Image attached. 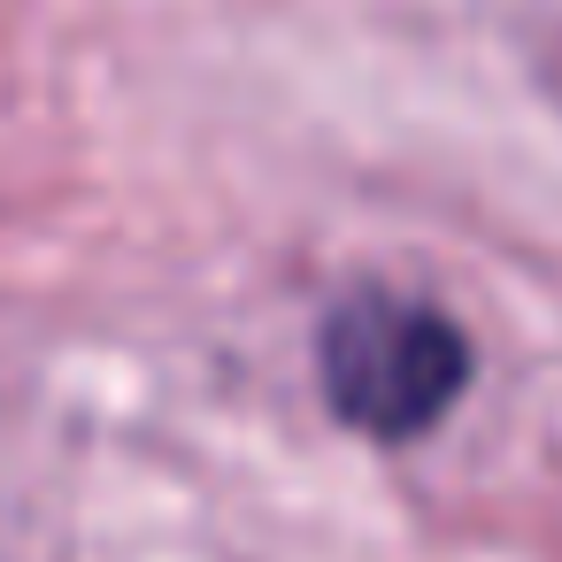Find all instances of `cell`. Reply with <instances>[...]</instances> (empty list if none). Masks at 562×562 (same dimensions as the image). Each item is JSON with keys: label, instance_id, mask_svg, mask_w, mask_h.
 Returning a JSON list of instances; mask_svg holds the SVG:
<instances>
[{"label": "cell", "instance_id": "obj_1", "mask_svg": "<svg viewBox=\"0 0 562 562\" xmlns=\"http://www.w3.org/2000/svg\"><path fill=\"white\" fill-rule=\"evenodd\" d=\"M477 378L470 331L393 285H347L316 316V393L324 408L378 447L431 439Z\"/></svg>", "mask_w": 562, "mask_h": 562}]
</instances>
